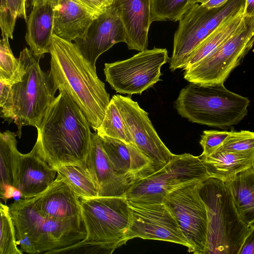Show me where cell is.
I'll return each instance as SVG.
<instances>
[{
  "instance_id": "1",
  "label": "cell",
  "mask_w": 254,
  "mask_h": 254,
  "mask_svg": "<svg viewBox=\"0 0 254 254\" xmlns=\"http://www.w3.org/2000/svg\"><path fill=\"white\" fill-rule=\"evenodd\" d=\"M90 125L78 105L65 91L60 92L47 109L37 129L33 147L50 166L86 167L91 133Z\"/></svg>"
},
{
  "instance_id": "2",
  "label": "cell",
  "mask_w": 254,
  "mask_h": 254,
  "mask_svg": "<svg viewBox=\"0 0 254 254\" xmlns=\"http://www.w3.org/2000/svg\"><path fill=\"white\" fill-rule=\"evenodd\" d=\"M49 53V72L58 89L69 94L96 131L110 101L104 83L74 43L53 34Z\"/></svg>"
},
{
  "instance_id": "3",
  "label": "cell",
  "mask_w": 254,
  "mask_h": 254,
  "mask_svg": "<svg viewBox=\"0 0 254 254\" xmlns=\"http://www.w3.org/2000/svg\"><path fill=\"white\" fill-rule=\"evenodd\" d=\"M18 59L24 72L20 81L12 85L10 97L1 107L0 115L8 124L15 123L16 135L20 138L23 127L39 125L58 88L50 72L41 69L40 59L27 48L21 51Z\"/></svg>"
},
{
  "instance_id": "4",
  "label": "cell",
  "mask_w": 254,
  "mask_h": 254,
  "mask_svg": "<svg viewBox=\"0 0 254 254\" xmlns=\"http://www.w3.org/2000/svg\"><path fill=\"white\" fill-rule=\"evenodd\" d=\"M250 100L227 89L223 84L190 83L175 102L178 114L192 123L222 129L239 124L247 115Z\"/></svg>"
},
{
  "instance_id": "5",
  "label": "cell",
  "mask_w": 254,
  "mask_h": 254,
  "mask_svg": "<svg viewBox=\"0 0 254 254\" xmlns=\"http://www.w3.org/2000/svg\"><path fill=\"white\" fill-rule=\"evenodd\" d=\"M208 215L207 254H239L249 226L243 221L226 182L209 178L200 189Z\"/></svg>"
},
{
  "instance_id": "6",
  "label": "cell",
  "mask_w": 254,
  "mask_h": 254,
  "mask_svg": "<svg viewBox=\"0 0 254 254\" xmlns=\"http://www.w3.org/2000/svg\"><path fill=\"white\" fill-rule=\"evenodd\" d=\"M82 220L86 238L59 253L90 247L107 253L125 245L130 220L128 200L125 197L80 198Z\"/></svg>"
},
{
  "instance_id": "7",
  "label": "cell",
  "mask_w": 254,
  "mask_h": 254,
  "mask_svg": "<svg viewBox=\"0 0 254 254\" xmlns=\"http://www.w3.org/2000/svg\"><path fill=\"white\" fill-rule=\"evenodd\" d=\"M245 4V0H228L213 8L195 3L179 20L174 34L170 70L183 68L190 54L223 22L243 13Z\"/></svg>"
},
{
  "instance_id": "8",
  "label": "cell",
  "mask_w": 254,
  "mask_h": 254,
  "mask_svg": "<svg viewBox=\"0 0 254 254\" xmlns=\"http://www.w3.org/2000/svg\"><path fill=\"white\" fill-rule=\"evenodd\" d=\"M199 156L189 153L175 155L161 169L132 181L125 197L143 203H163L170 192L189 183L209 178Z\"/></svg>"
},
{
  "instance_id": "9",
  "label": "cell",
  "mask_w": 254,
  "mask_h": 254,
  "mask_svg": "<svg viewBox=\"0 0 254 254\" xmlns=\"http://www.w3.org/2000/svg\"><path fill=\"white\" fill-rule=\"evenodd\" d=\"M254 45V16L247 17L244 28L186 70L184 77L190 83L201 85L223 84Z\"/></svg>"
},
{
  "instance_id": "10",
  "label": "cell",
  "mask_w": 254,
  "mask_h": 254,
  "mask_svg": "<svg viewBox=\"0 0 254 254\" xmlns=\"http://www.w3.org/2000/svg\"><path fill=\"white\" fill-rule=\"evenodd\" d=\"M168 60L166 49L140 51L127 60L105 64L106 81L117 93L141 94L161 80V67Z\"/></svg>"
},
{
  "instance_id": "11",
  "label": "cell",
  "mask_w": 254,
  "mask_h": 254,
  "mask_svg": "<svg viewBox=\"0 0 254 254\" xmlns=\"http://www.w3.org/2000/svg\"><path fill=\"white\" fill-rule=\"evenodd\" d=\"M203 181L185 185L170 192L163 200L195 254H206L208 215L200 194Z\"/></svg>"
},
{
  "instance_id": "12",
  "label": "cell",
  "mask_w": 254,
  "mask_h": 254,
  "mask_svg": "<svg viewBox=\"0 0 254 254\" xmlns=\"http://www.w3.org/2000/svg\"><path fill=\"white\" fill-rule=\"evenodd\" d=\"M130 220L126 241L139 238L167 241L183 245L191 252V245L174 216L164 203H143L128 201Z\"/></svg>"
},
{
  "instance_id": "13",
  "label": "cell",
  "mask_w": 254,
  "mask_h": 254,
  "mask_svg": "<svg viewBox=\"0 0 254 254\" xmlns=\"http://www.w3.org/2000/svg\"><path fill=\"white\" fill-rule=\"evenodd\" d=\"M112 99L117 106L135 145L152 162L154 173L174 157L156 131L148 114L129 96L117 94Z\"/></svg>"
},
{
  "instance_id": "14",
  "label": "cell",
  "mask_w": 254,
  "mask_h": 254,
  "mask_svg": "<svg viewBox=\"0 0 254 254\" xmlns=\"http://www.w3.org/2000/svg\"><path fill=\"white\" fill-rule=\"evenodd\" d=\"M127 33L116 8L112 5L91 23L85 34L74 40L85 59L96 69L99 57L115 44L126 43Z\"/></svg>"
},
{
  "instance_id": "15",
  "label": "cell",
  "mask_w": 254,
  "mask_h": 254,
  "mask_svg": "<svg viewBox=\"0 0 254 254\" xmlns=\"http://www.w3.org/2000/svg\"><path fill=\"white\" fill-rule=\"evenodd\" d=\"M85 167L96 186L98 197H125L131 182L116 171L96 131L91 133Z\"/></svg>"
},
{
  "instance_id": "16",
  "label": "cell",
  "mask_w": 254,
  "mask_h": 254,
  "mask_svg": "<svg viewBox=\"0 0 254 254\" xmlns=\"http://www.w3.org/2000/svg\"><path fill=\"white\" fill-rule=\"evenodd\" d=\"M31 198L36 208L45 218H82L80 197L58 176L46 190Z\"/></svg>"
},
{
  "instance_id": "17",
  "label": "cell",
  "mask_w": 254,
  "mask_h": 254,
  "mask_svg": "<svg viewBox=\"0 0 254 254\" xmlns=\"http://www.w3.org/2000/svg\"><path fill=\"white\" fill-rule=\"evenodd\" d=\"M127 33L128 49L147 50L150 26L152 22L150 0H113Z\"/></svg>"
},
{
  "instance_id": "18",
  "label": "cell",
  "mask_w": 254,
  "mask_h": 254,
  "mask_svg": "<svg viewBox=\"0 0 254 254\" xmlns=\"http://www.w3.org/2000/svg\"><path fill=\"white\" fill-rule=\"evenodd\" d=\"M56 169L50 166L35 149L27 154L20 153L14 188L23 198L35 197L46 190L54 181Z\"/></svg>"
},
{
  "instance_id": "19",
  "label": "cell",
  "mask_w": 254,
  "mask_h": 254,
  "mask_svg": "<svg viewBox=\"0 0 254 254\" xmlns=\"http://www.w3.org/2000/svg\"><path fill=\"white\" fill-rule=\"evenodd\" d=\"M100 137L116 171L131 183L154 173L152 162L136 146L107 136Z\"/></svg>"
},
{
  "instance_id": "20",
  "label": "cell",
  "mask_w": 254,
  "mask_h": 254,
  "mask_svg": "<svg viewBox=\"0 0 254 254\" xmlns=\"http://www.w3.org/2000/svg\"><path fill=\"white\" fill-rule=\"evenodd\" d=\"M53 33L71 42L82 37L100 14L77 0H54Z\"/></svg>"
},
{
  "instance_id": "21",
  "label": "cell",
  "mask_w": 254,
  "mask_h": 254,
  "mask_svg": "<svg viewBox=\"0 0 254 254\" xmlns=\"http://www.w3.org/2000/svg\"><path fill=\"white\" fill-rule=\"evenodd\" d=\"M9 207L20 250L23 253L37 254L45 218L36 208L31 198L18 199Z\"/></svg>"
},
{
  "instance_id": "22",
  "label": "cell",
  "mask_w": 254,
  "mask_h": 254,
  "mask_svg": "<svg viewBox=\"0 0 254 254\" xmlns=\"http://www.w3.org/2000/svg\"><path fill=\"white\" fill-rule=\"evenodd\" d=\"M82 218L56 220L45 218L39 239L38 254H56L86 238Z\"/></svg>"
},
{
  "instance_id": "23",
  "label": "cell",
  "mask_w": 254,
  "mask_h": 254,
  "mask_svg": "<svg viewBox=\"0 0 254 254\" xmlns=\"http://www.w3.org/2000/svg\"><path fill=\"white\" fill-rule=\"evenodd\" d=\"M53 2L31 4L32 8L26 21L25 41L33 55L40 59L50 51L54 34Z\"/></svg>"
},
{
  "instance_id": "24",
  "label": "cell",
  "mask_w": 254,
  "mask_h": 254,
  "mask_svg": "<svg viewBox=\"0 0 254 254\" xmlns=\"http://www.w3.org/2000/svg\"><path fill=\"white\" fill-rule=\"evenodd\" d=\"M254 157L222 150L207 156H199L209 177L224 182L230 181L239 173L251 168Z\"/></svg>"
},
{
  "instance_id": "25",
  "label": "cell",
  "mask_w": 254,
  "mask_h": 254,
  "mask_svg": "<svg viewBox=\"0 0 254 254\" xmlns=\"http://www.w3.org/2000/svg\"><path fill=\"white\" fill-rule=\"evenodd\" d=\"M247 22V17L243 15V13L223 22L190 54L183 69L186 70L191 68L244 28Z\"/></svg>"
},
{
  "instance_id": "26",
  "label": "cell",
  "mask_w": 254,
  "mask_h": 254,
  "mask_svg": "<svg viewBox=\"0 0 254 254\" xmlns=\"http://www.w3.org/2000/svg\"><path fill=\"white\" fill-rule=\"evenodd\" d=\"M232 193L238 211L249 226L254 224V171H242L226 182Z\"/></svg>"
},
{
  "instance_id": "27",
  "label": "cell",
  "mask_w": 254,
  "mask_h": 254,
  "mask_svg": "<svg viewBox=\"0 0 254 254\" xmlns=\"http://www.w3.org/2000/svg\"><path fill=\"white\" fill-rule=\"evenodd\" d=\"M16 133L6 130L0 133V195L2 199L7 186L14 187L18 160Z\"/></svg>"
},
{
  "instance_id": "28",
  "label": "cell",
  "mask_w": 254,
  "mask_h": 254,
  "mask_svg": "<svg viewBox=\"0 0 254 254\" xmlns=\"http://www.w3.org/2000/svg\"><path fill=\"white\" fill-rule=\"evenodd\" d=\"M59 176L80 198L98 196V190L86 167L75 165H65L57 169Z\"/></svg>"
},
{
  "instance_id": "29",
  "label": "cell",
  "mask_w": 254,
  "mask_h": 254,
  "mask_svg": "<svg viewBox=\"0 0 254 254\" xmlns=\"http://www.w3.org/2000/svg\"><path fill=\"white\" fill-rule=\"evenodd\" d=\"M96 132L100 137L107 136L135 145L120 112L112 99L110 100L103 121Z\"/></svg>"
},
{
  "instance_id": "30",
  "label": "cell",
  "mask_w": 254,
  "mask_h": 254,
  "mask_svg": "<svg viewBox=\"0 0 254 254\" xmlns=\"http://www.w3.org/2000/svg\"><path fill=\"white\" fill-rule=\"evenodd\" d=\"M196 0H150L153 21H179Z\"/></svg>"
},
{
  "instance_id": "31",
  "label": "cell",
  "mask_w": 254,
  "mask_h": 254,
  "mask_svg": "<svg viewBox=\"0 0 254 254\" xmlns=\"http://www.w3.org/2000/svg\"><path fill=\"white\" fill-rule=\"evenodd\" d=\"M9 39L1 36L0 41V79L13 85L20 81L24 67L19 59L14 57Z\"/></svg>"
},
{
  "instance_id": "32",
  "label": "cell",
  "mask_w": 254,
  "mask_h": 254,
  "mask_svg": "<svg viewBox=\"0 0 254 254\" xmlns=\"http://www.w3.org/2000/svg\"><path fill=\"white\" fill-rule=\"evenodd\" d=\"M27 0H0V27L1 36L13 39V33L18 18L27 20L26 10Z\"/></svg>"
},
{
  "instance_id": "33",
  "label": "cell",
  "mask_w": 254,
  "mask_h": 254,
  "mask_svg": "<svg viewBox=\"0 0 254 254\" xmlns=\"http://www.w3.org/2000/svg\"><path fill=\"white\" fill-rule=\"evenodd\" d=\"M0 254H22L16 243L9 207L0 202Z\"/></svg>"
},
{
  "instance_id": "34",
  "label": "cell",
  "mask_w": 254,
  "mask_h": 254,
  "mask_svg": "<svg viewBox=\"0 0 254 254\" xmlns=\"http://www.w3.org/2000/svg\"><path fill=\"white\" fill-rule=\"evenodd\" d=\"M218 150L254 156V132L249 130L229 131V135Z\"/></svg>"
},
{
  "instance_id": "35",
  "label": "cell",
  "mask_w": 254,
  "mask_h": 254,
  "mask_svg": "<svg viewBox=\"0 0 254 254\" xmlns=\"http://www.w3.org/2000/svg\"><path fill=\"white\" fill-rule=\"evenodd\" d=\"M229 134L228 131L204 130L201 136L200 144L203 152L201 155L209 156L217 150Z\"/></svg>"
},
{
  "instance_id": "36",
  "label": "cell",
  "mask_w": 254,
  "mask_h": 254,
  "mask_svg": "<svg viewBox=\"0 0 254 254\" xmlns=\"http://www.w3.org/2000/svg\"><path fill=\"white\" fill-rule=\"evenodd\" d=\"M239 254H254V224L249 226Z\"/></svg>"
},
{
  "instance_id": "37",
  "label": "cell",
  "mask_w": 254,
  "mask_h": 254,
  "mask_svg": "<svg viewBox=\"0 0 254 254\" xmlns=\"http://www.w3.org/2000/svg\"><path fill=\"white\" fill-rule=\"evenodd\" d=\"M11 84L0 79V107H2L10 97Z\"/></svg>"
},
{
  "instance_id": "38",
  "label": "cell",
  "mask_w": 254,
  "mask_h": 254,
  "mask_svg": "<svg viewBox=\"0 0 254 254\" xmlns=\"http://www.w3.org/2000/svg\"><path fill=\"white\" fill-rule=\"evenodd\" d=\"M243 15L246 17L254 16V0H245Z\"/></svg>"
},
{
  "instance_id": "39",
  "label": "cell",
  "mask_w": 254,
  "mask_h": 254,
  "mask_svg": "<svg viewBox=\"0 0 254 254\" xmlns=\"http://www.w3.org/2000/svg\"><path fill=\"white\" fill-rule=\"evenodd\" d=\"M228 0H208L201 4L207 8H213L220 6L226 2Z\"/></svg>"
},
{
  "instance_id": "40",
  "label": "cell",
  "mask_w": 254,
  "mask_h": 254,
  "mask_svg": "<svg viewBox=\"0 0 254 254\" xmlns=\"http://www.w3.org/2000/svg\"><path fill=\"white\" fill-rule=\"evenodd\" d=\"M88 7L91 9L97 12L98 13H101L102 11L99 8L97 3L95 0H77Z\"/></svg>"
},
{
  "instance_id": "41",
  "label": "cell",
  "mask_w": 254,
  "mask_h": 254,
  "mask_svg": "<svg viewBox=\"0 0 254 254\" xmlns=\"http://www.w3.org/2000/svg\"><path fill=\"white\" fill-rule=\"evenodd\" d=\"M99 9L104 11L111 6L113 3V0H95Z\"/></svg>"
},
{
  "instance_id": "42",
  "label": "cell",
  "mask_w": 254,
  "mask_h": 254,
  "mask_svg": "<svg viewBox=\"0 0 254 254\" xmlns=\"http://www.w3.org/2000/svg\"><path fill=\"white\" fill-rule=\"evenodd\" d=\"M31 4H33L45 2H47V1H54V0H31Z\"/></svg>"
},
{
  "instance_id": "43",
  "label": "cell",
  "mask_w": 254,
  "mask_h": 254,
  "mask_svg": "<svg viewBox=\"0 0 254 254\" xmlns=\"http://www.w3.org/2000/svg\"><path fill=\"white\" fill-rule=\"evenodd\" d=\"M207 0H196V1L197 3H202Z\"/></svg>"
},
{
  "instance_id": "44",
  "label": "cell",
  "mask_w": 254,
  "mask_h": 254,
  "mask_svg": "<svg viewBox=\"0 0 254 254\" xmlns=\"http://www.w3.org/2000/svg\"><path fill=\"white\" fill-rule=\"evenodd\" d=\"M250 169L254 171V158H253V165H252V167L251 168H250Z\"/></svg>"
}]
</instances>
